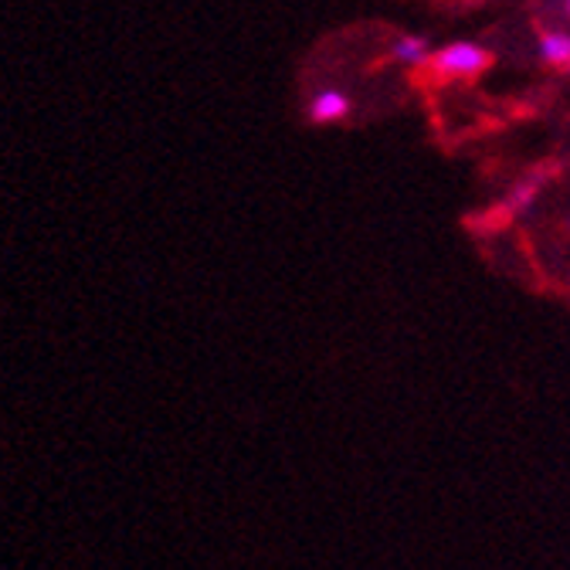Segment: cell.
Segmentation results:
<instances>
[{"mask_svg": "<svg viewBox=\"0 0 570 570\" xmlns=\"http://www.w3.org/2000/svg\"><path fill=\"white\" fill-rule=\"evenodd\" d=\"M489 65H492L489 48H482L475 41H452L432 55V68L442 79H475Z\"/></svg>", "mask_w": 570, "mask_h": 570, "instance_id": "1", "label": "cell"}, {"mask_svg": "<svg viewBox=\"0 0 570 570\" xmlns=\"http://www.w3.org/2000/svg\"><path fill=\"white\" fill-rule=\"evenodd\" d=\"M350 109H353V102H350V96L340 92V89H320V92L309 99V119H313V122H323V126H326V122L346 119Z\"/></svg>", "mask_w": 570, "mask_h": 570, "instance_id": "2", "label": "cell"}, {"mask_svg": "<svg viewBox=\"0 0 570 570\" xmlns=\"http://www.w3.org/2000/svg\"><path fill=\"white\" fill-rule=\"evenodd\" d=\"M432 45H428L421 35H401L394 38L391 45V58L404 68H424V65H432Z\"/></svg>", "mask_w": 570, "mask_h": 570, "instance_id": "3", "label": "cell"}, {"mask_svg": "<svg viewBox=\"0 0 570 570\" xmlns=\"http://www.w3.org/2000/svg\"><path fill=\"white\" fill-rule=\"evenodd\" d=\"M537 55H540V61H547L553 68H570V31H560V28L540 31Z\"/></svg>", "mask_w": 570, "mask_h": 570, "instance_id": "4", "label": "cell"}, {"mask_svg": "<svg viewBox=\"0 0 570 570\" xmlns=\"http://www.w3.org/2000/svg\"><path fill=\"white\" fill-rule=\"evenodd\" d=\"M540 187H543V177H540V174L527 177L523 184H517V187H513V194L503 200V207H499V214H503V218H517V214L530 210V207H533V200L540 197Z\"/></svg>", "mask_w": 570, "mask_h": 570, "instance_id": "5", "label": "cell"}, {"mask_svg": "<svg viewBox=\"0 0 570 570\" xmlns=\"http://www.w3.org/2000/svg\"><path fill=\"white\" fill-rule=\"evenodd\" d=\"M563 4H567V14H570V0H563Z\"/></svg>", "mask_w": 570, "mask_h": 570, "instance_id": "6", "label": "cell"}]
</instances>
